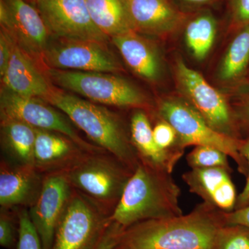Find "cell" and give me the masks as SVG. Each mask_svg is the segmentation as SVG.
I'll list each match as a JSON object with an SVG mask.
<instances>
[{"instance_id":"cell-32","label":"cell","mask_w":249,"mask_h":249,"mask_svg":"<svg viewBox=\"0 0 249 249\" xmlns=\"http://www.w3.org/2000/svg\"><path fill=\"white\" fill-rule=\"evenodd\" d=\"M231 16L236 31L249 25V0H231Z\"/></svg>"},{"instance_id":"cell-37","label":"cell","mask_w":249,"mask_h":249,"mask_svg":"<svg viewBox=\"0 0 249 249\" xmlns=\"http://www.w3.org/2000/svg\"></svg>"},{"instance_id":"cell-16","label":"cell","mask_w":249,"mask_h":249,"mask_svg":"<svg viewBox=\"0 0 249 249\" xmlns=\"http://www.w3.org/2000/svg\"><path fill=\"white\" fill-rule=\"evenodd\" d=\"M1 79L4 88L23 97L42 99L52 89L29 54L17 43L14 45L9 65Z\"/></svg>"},{"instance_id":"cell-18","label":"cell","mask_w":249,"mask_h":249,"mask_svg":"<svg viewBox=\"0 0 249 249\" xmlns=\"http://www.w3.org/2000/svg\"><path fill=\"white\" fill-rule=\"evenodd\" d=\"M35 165H21L11 168L1 165L0 204L11 207L35 203L40 194V178Z\"/></svg>"},{"instance_id":"cell-10","label":"cell","mask_w":249,"mask_h":249,"mask_svg":"<svg viewBox=\"0 0 249 249\" xmlns=\"http://www.w3.org/2000/svg\"><path fill=\"white\" fill-rule=\"evenodd\" d=\"M103 44L64 40L56 45H48L42 58L54 70L101 73H115L123 70L120 62Z\"/></svg>"},{"instance_id":"cell-24","label":"cell","mask_w":249,"mask_h":249,"mask_svg":"<svg viewBox=\"0 0 249 249\" xmlns=\"http://www.w3.org/2000/svg\"><path fill=\"white\" fill-rule=\"evenodd\" d=\"M53 132L36 129L34 147L35 165L36 163L52 164L70 158L73 154V147L70 141Z\"/></svg>"},{"instance_id":"cell-13","label":"cell","mask_w":249,"mask_h":249,"mask_svg":"<svg viewBox=\"0 0 249 249\" xmlns=\"http://www.w3.org/2000/svg\"><path fill=\"white\" fill-rule=\"evenodd\" d=\"M70 185L66 175H50L42 183L40 194L29 212L43 249L53 247L59 219L71 196Z\"/></svg>"},{"instance_id":"cell-17","label":"cell","mask_w":249,"mask_h":249,"mask_svg":"<svg viewBox=\"0 0 249 249\" xmlns=\"http://www.w3.org/2000/svg\"><path fill=\"white\" fill-rule=\"evenodd\" d=\"M129 68L141 78L150 82L160 79L163 63L155 46L136 31L111 37Z\"/></svg>"},{"instance_id":"cell-9","label":"cell","mask_w":249,"mask_h":249,"mask_svg":"<svg viewBox=\"0 0 249 249\" xmlns=\"http://www.w3.org/2000/svg\"><path fill=\"white\" fill-rule=\"evenodd\" d=\"M49 34L68 40L106 43L107 36L93 23L85 0H36Z\"/></svg>"},{"instance_id":"cell-33","label":"cell","mask_w":249,"mask_h":249,"mask_svg":"<svg viewBox=\"0 0 249 249\" xmlns=\"http://www.w3.org/2000/svg\"><path fill=\"white\" fill-rule=\"evenodd\" d=\"M16 42L9 34L1 29L0 33V76H4L7 69L8 65L13 49Z\"/></svg>"},{"instance_id":"cell-8","label":"cell","mask_w":249,"mask_h":249,"mask_svg":"<svg viewBox=\"0 0 249 249\" xmlns=\"http://www.w3.org/2000/svg\"><path fill=\"white\" fill-rule=\"evenodd\" d=\"M132 173L124 164L91 158L76 163L65 175L89 197L116 207Z\"/></svg>"},{"instance_id":"cell-19","label":"cell","mask_w":249,"mask_h":249,"mask_svg":"<svg viewBox=\"0 0 249 249\" xmlns=\"http://www.w3.org/2000/svg\"><path fill=\"white\" fill-rule=\"evenodd\" d=\"M130 139L139 160L159 169L173 173L182 157L158 146L154 139L150 119L142 109H137L131 118Z\"/></svg>"},{"instance_id":"cell-20","label":"cell","mask_w":249,"mask_h":249,"mask_svg":"<svg viewBox=\"0 0 249 249\" xmlns=\"http://www.w3.org/2000/svg\"><path fill=\"white\" fill-rule=\"evenodd\" d=\"M249 25L236 31L223 55L217 71V79L229 87L249 83Z\"/></svg>"},{"instance_id":"cell-1","label":"cell","mask_w":249,"mask_h":249,"mask_svg":"<svg viewBox=\"0 0 249 249\" xmlns=\"http://www.w3.org/2000/svg\"><path fill=\"white\" fill-rule=\"evenodd\" d=\"M226 212L207 203L186 214L149 219L124 229L114 249H214Z\"/></svg>"},{"instance_id":"cell-12","label":"cell","mask_w":249,"mask_h":249,"mask_svg":"<svg viewBox=\"0 0 249 249\" xmlns=\"http://www.w3.org/2000/svg\"><path fill=\"white\" fill-rule=\"evenodd\" d=\"M1 29L29 55L42 57L48 47L49 32L40 13L25 0H1Z\"/></svg>"},{"instance_id":"cell-11","label":"cell","mask_w":249,"mask_h":249,"mask_svg":"<svg viewBox=\"0 0 249 249\" xmlns=\"http://www.w3.org/2000/svg\"><path fill=\"white\" fill-rule=\"evenodd\" d=\"M1 119H14L34 128L58 132L78 146L92 151L93 147L79 137L65 117L37 98L23 97L3 87L0 95Z\"/></svg>"},{"instance_id":"cell-30","label":"cell","mask_w":249,"mask_h":249,"mask_svg":"<svg viewBox=\"0 0 249 249\" xmlns=\"http://www.w3.org/2000/svg\"><path fill=\"white\" fill-rule=\"evenodd\" d=\"M241 138L249 137V89L241 94L232 105Z\"/></svg>"},{"instance_id":"cell-5","label":"cell","mask_w":249,"mask_h":249,"mask_svg":"<svg viewBox=\"0 0 249 249\" xmlns=\"http://www.w3.org/2000/svg\"><path fill=\"white\" fill-rule=\"evenodd\" d=\"M49 75L55 84L93 102L142 110L150 107L146 96L139 88L115 75L54 69L49 70Z\"/></svg>"},{"instance_id":"cell-38","label":"cell","mask_w":249,"mask_h":249,"mask_svg":"<svg viewBox=\"0 0 249 249\" xmlns=\"http://www.w3.org/2000/svg\"></svg>"},{"instance_id":"cell-26","label":"cell","mask_w":249,"mask_h":249,"mask_svg":"<svg viewBox=\"0 0 249 249\" xmlns=\"http://www.w3.org/2000/svg\"><path fill=\"white\" fill-rule=\"evenodd\" d=\"M214 249H249V227L227 224L218 232Z\"/></svg>"},{"instance_id":"cell-4","label":"cell","mask_w":249,"mask_h":249,"mask_svg":"<svg viewBox=\"0 0 249 249\" xmlns=\"http://www.w3.org/2000/svg\"><path fill=\"white\" fill-rule=\"evenodd\" d=\"M157 114L173 126L184 148L191 145H206L225 152L237 164L239 173L247 177L248 164L240 153L243 139L219 133L182 97L162 98L157 104Z\"/></svg>"},{"instance_id":"cell-15","label":"cell","mask_w":249,"mask_h":249,"mask_svg":"<svg viewBox=\"0 0 249 249\" xmlns=\"http://www.w3.org/2000/svg\"><path fill=\"white\" fill-rule=\"evenodd\" d=\"M136 32L165 36L182 25L184 16L168 0H126Z\"/></svg>"},{"instance_id":"cell-22","label":"cell","mask_w":249,"mask_h":249,"mask_svg":"<svg viewBox=\"0 0 249 249\" xmlns=\"http://www.w3.org/2000/svg\"><path fill=\"white\" fill-rule=\"evenodd\" d=\"M1 124L4 142L10 153L21 165H35L36 129L14 119H1Z\"/></svg>"},{"instance_id":"cell-23","label":"cell","mask_w":249,"mask_h":249,"mask_svg":"<svg viewBox=\"0 0 249 249\" xmlns=\"http://www.w3.org/2000/svg\"><path fill=\"white\" fill-rule=\"evenodd\" d=\"M217 29V22L209 13L199 15L187 24L185 40L196 60H204L209 55L215 40Z\"/></svg>"},{"instance_id":"cell-34","label":"cell","mask_w":249,"mask_h":249,"mask_svg":"<svg viewBox=\"0 0 249 249\" xmlns=\"http://www.w3.org/2000/svg\"><path fill=\"white\" fill-rule=\"evenodd\" d=\"M241 155L245 157L248 164V173H247V181L245 186L244 187L243 191L241 192L237 196V203L235 210L242 209L249 205V137L243 139L242 145L240 147Z\"/></svg>"},{"instance_id":"cell-3","label":"cell","mask_w":249,"mask_h":249,"mask_svg":"<svg viewBox=\"0 0 249 249\" xmlns=\"http://www.w3.org/2000/svg\"><path fill=\"white\" fill-rule=\"evenodd\" d=\"M42 100L61 110L90 139L134 171L139 156L118 116L106 108L52 88Z\"/></svg>"},{"instance_id":"cell-2","label":"cell","mask_w":249,"mask_h":249,"mask_svg":"<svg viewBox=\"0 0 249 249\" xmlns=\"http://www.w3.org/2000/svg\"><path fill=\"white\" fill-rule=\"evenodd\" d=\"M181 195L172 173L139 160L110 219L127 229L142 221L181 215Z\"/></svg>"},{"instance_id":"cell-28","label":"cell","mask_w":249,"mask_h":249,"mask_svg":"<svg viewBox=\"0 0 249 249\" xmlns=\"http://www.w3.org/2000/svg\"><path fill=\"white\" fill-rule=\"evenodd\" d=\"M17 249H43L40 236L27 210L19 214V238Z\"/></svg>"},{"instance_id":"cell-21","label":"cell","mask_w":249,"mask_h":249,"mask_svg":"<svg viewBox=\"0 0 249 249\" xmlns=\"http://www.w3.org/2000/svg\"><path fill=\"white\" fill-rule=\"evenodd\" d=\"M95 25L108 37L134 31L126 0H85Z\"/></svg>"},{"instance_id":"cell-7","label":"cell","mask_w":249,"mask_h":249,"mask_svg":"<svg viewBox=\"0 0 249 249\" xmlns=\"http://www.w3.org/2000/svg\"><path fill=\"white\" fill-rule=\"evenodd\" d=\"M110 215H106L86 196L71 195L59 219L52 249H89L110 221Z\"/></svg>"},{"instance_id":"cell-14","label":"cell","mask_w":249,"mask_h":249,"mask_svg":"<svg viewBox=\"0 0 249 249\" xmlns=\"http://www.w3.org/2000/svg\"><path fill=\"white\" fill-rule=\"evenodd\" d=\"M224 168H191L182 175L189 191L214 207L229 213L235 210L237 196L231 173Z\"/></svg>"},{"instance_id":"cell-29","label":"cell","mask_w":249,"mask_h":249,"mask_svg":"<svg viewBox=\"0 0 249 249\" xmlns=\"http://www.w3.org/2000/svg\"><path fill=\"white\" fill-rule=\"evenodd\" d=\"M124 228L114 221L108 223L88 249H114L119 243Z\"/></svg>"},{"instance_id":"cell-6","label":"cell","mask_w":249,"mask_h":249,"mask_svg":"<svg viewBox=\"0 0 249 249\" xmlns=\"http://www.w3.org/2000/svg\"><path fill=\"white\" fill-rule=\"evenodd\" d=\"M177 86L181 97L190 103L204 120L219 133L242 139L237 128L232 105L204 77L178 58L174 64Z\"/></svg>"},{"instance_id":"cell-35","label":"cell","mask_w":249,"mask_h":249,"mask_svg":"<svg viewBox=\"0 0 249 249\" xmlns=\"http://www.w3.org/2000/svg\"><path fill=\"white\" fill-rule=\"evenodd\" d=\"M227 224H240L249 227V205L242 209L226 213Z\"/></svg>"},{"instance_id":"cell-36","label":"cell","mask_w":249,"mask_h":249,"mask_svg":"<svg viewBox=\"0 0 249 249\" xmlns=\"http://www.w3.org/2000/svg\"><path fill=\"white\" fill-rule=\"evenodd\" d=\"M184 1L192 4H202L208 2L210 0H184Z\"/></svg>"},{"instance_id":"cell-25","label":"cell","mask_w":249,"mask_h":249,"mask_svg":"<svg viewBox=\"0 0 249 249\" xmlns=\"http://www.w3.org/2000/svg\"><path fill=\"white\" fill-rule=\"evenodd\" d=\"M229 156L215 147L197 145L187 155V163L191 168H224L232 170Z\"/></svg>"},{"instance_id":"cell-31","label":"cell","mask_w":249,"mask_h":249,"mask_svg":"<svg viewBox=\"0 0 249 249\" xmlns=\"http://www.w3.org/2000/svg\"><path fill=\"white\" fill-rule=\"evenodd\" d=\"M19 227H16L12 218L1 212L0 215V245L6 249H17Z\"/></svg>"},{"instance_id":"cell-27","label":"cell","mask_w":249,"mask_h":249,"mask_svg":"<svg viewBox=\"0 0 249 249\" xmlns=\"http://www.w3.org/2000/svg\"><path fill=\"white\" fill-rule=\"evenodd\" d=\"M152 129L156 143L160 148L170 153L183 155L185 148L181 145L178 133L171 124L158 118Z\"/></svg>"}]
</instances>
